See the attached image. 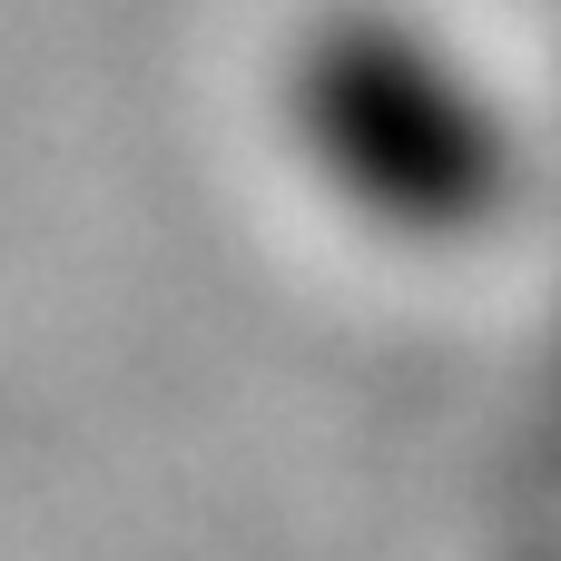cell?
<instances>
[{
    "label": "cell",
    "instance_id": "cell-1",
    "mask_svg": "<svg viewBox=\"0 0 561 561\" xmlns=\"http://www.w3.org/2000/svg\"><path fill=\"white\" fill-rule=\"evenodd\" d=\"M296 168L375 237H483L523 187V118L503 79L404 0H325L276 69Z\"/></svg>",
    "mask_w": 561,
    "mask_h": 561
}]
</instances>
